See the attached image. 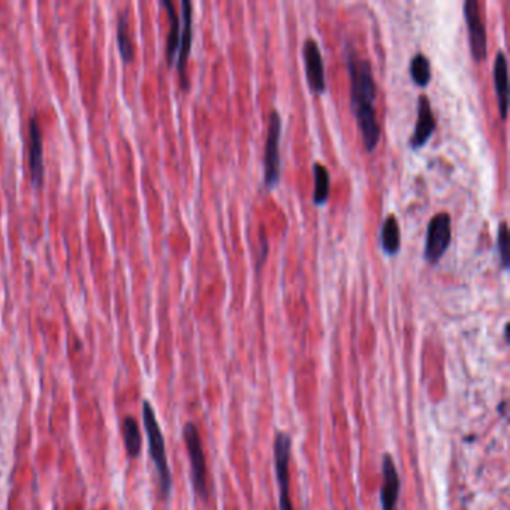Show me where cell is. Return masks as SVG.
<instances>
[{"instance_id":"5","label":"cell","mask_w":510,"mask_h":510,"mask_svg":"<svg viewBox=\"0 0 510 510\" xmlns=\"http://www.w3.org/2000/svg\"><path fill=\"white\" fill-rule=\"evenodd\" d=\"M183 435H185V442L187 446V454L190 458V467H192V481L193 488H195L196 494L207 500L208 498V486H207V464H206V455H203L202 442L198 433V428L193 424H186L185 430H183Z\"/></svg>"},{"instance_id":"9","label":"cell","mask_w":510,"mask_h":510,"mask_svg":"<svg viewBox=\"0 0 510 510\" xmlns=\"http://www.w3.org/2000/svg\"><path fill=\"white\" fill-rule=\"evenodd\" d=\"M382 472H383V485L380 488V504L382 510H399L396 504H399V497L401 491V481L399 470H396L394 458L386 454L383 456V464H382Z\"/></svg>"},{"instance_id":"7","label":"cell","mask_w":510,"mask_h":510,"mask_svg":"<svg viewBox=\"0 0 510 510\" xmlns=\"http://www.w3.org/2000/svg\"><path fill=\"white\" fill-rule=\"evenodd\" d=\"M464 17L468 29V40H470L472 56L476 62H482L488 54L486 48V30L482 22L481 9L477 0H465Z\"/></svg>"},{"instance_id":"2","label":"cell","mask_w":510,"mask_h":510,"mask_svg":"<svg viewBox=\"0 0 510 510\" xmlns=\"http://www.w3.org/2000/svg\"><path fill=\"white\" fill-rule=\"evenodd\" d=\"M142 419H144L146 431L148 435L150 455L153 458V461H155L156 470L159 473L160 493H162L163 498H168L171 495V489H172V476H171L169 464H168L165 438H163L159 422L156 419L155 410H153L151 404L147 400L142 403Z\"/></svg>"},{"instance_id":"16","label":"cell","mask_w":510,"mask_h":510,"mask_svg":"<svg viewBox=\"0 0 510 510\" xmlns=\"http://www.w3.org/2000/svg\"><path fill=\"white\" fill-rule=\"evenodd\" d=\"M313 174H314V195L313 201L316 206H323V203L330 198V172L326 169L322 163H314L313 167Z\"/></svg>"},{"instance_id":"14","label":"cell","mask_w":510,"mask_h":510,"mask_svg":"<svg viewBox=\"0 0 510 510\" xmlns=\"http://www.w3.org/2000/svg\"><path fill=\"white\" fill-rule=\"evenodd\" d=\"M380 244L383 252L386 254H391V256L399 253L401 247L400 224L394 214H389L383 222V226L380 231Z\"/></svg>"},{"instance_id":"10","label":"cell","mask_w":510,"mask_h":510,"mask_svg":"<svg viewBox=\"0 0 510 510\" xmlns=\"http://www.w3.org/2000/svg\"><path fill=\"white\" fill-rule=\"evenodd\" d=\"M435 129H437V121L431 108L430 98L422 93L417 98V121L413 130V135L410 138V147L421 148L424 144H426V141L431 138Z\"/></svg>"},{"instance_id":"1","label":"cell","mask_w":510,"mask_h":510,"mask_svg":"<svg viewBox=\"0 0 510 510\" xmlns=\"http://www.w3.org/2000/svg\"><path fill=\"white\" fill-rule=\"evenodd\" d=\"M350 75V105L353 116L362 132L366 151H374L380 141V126L377 121L374 102L376 84L369 59H364L358 51L349 47L346 49Z\"/></svg>"},{"instance_id":"15","label":"cell","mask_w":510,"mask_h":510,"mask_svg":"<svg viewBox=\"0 0 510 510\" xmlns=\"http://www.w3.org/2000/svg\"><path fill=\"white\" fill-rule=\"evenodd\" d=\"M162 5L168 9V15L171 20V30L168 33V44H167V59H168V63L171 65L176 60V53L178 49L180 22H178V15L176 13L174 3H172L171 0H163Z\"/></svg>"},{"instance_id":"8","label":"cell","mask_w":510,"mask_h":510,"mask_svg":"<svg viewBox=\"0 0 510 510\" xmlns=\"http://www.w3.org/2000/svg\"><path fill=\"white\" fill-rule=\"evenodd\" d=\"M302 54H304V63H305V75H307L310 88L313 91H316V93H322V91H325V88H326L325 66H323L320 48H319V44L316 42V39L307 38L304 40Z\"/></svg>"},{"instance_id":"12","label":"cell","mask_w":510,"mask_h":510,"mask_svg":"<svg viewBox=\"0 0 510 510\" xmlns=\"http://www.w3.org/2000/svg\"><path fill=\"white\" fill-rule=\"evenodd\" d=\"M30 174L35 187H40L44 180V147L42 134H40L39 121L36 116L30 120Z\"/></svg>"},{"instance_id":"17","label":"cell","mask_w":510,"mask_h":510,"mask_svg":"<svg viewBox=\"0 0 510 510\" xmlns=\"http://www.w3.org/2000/svg\"><path fill=\"white\" fill-rule=\"evenodd\" d=\"M410 75L417 86H426L431 81V63L425 54L417 53L412 57Z\"/></svg>"},{"instance_id":"20","label":"cell","mask_w":510,"mask_h":510,"mask_svg":"<svg viewBox=\"0 0 510 510\" xmlns=\"http://www.w3.org/2000/svg\"><path fill=\"white\" fill-rule=\"evenodd\" d=\"M117 39H118V48L120 54L125 59V62H130L132 57H134V48H132V42L128 36V23H126V15H120V22L117 27Z\"/></svg>"},{"instance_id":"13","label":"cell","mask_w":510,"mask_h":510,"mask_svg":"<svg viewBox=\"0 0 510 510\" xmlns=\"http://www.w3.org/2000/svg\"><path fill=\"white\" fill-rule=\"evenodd\" d=\"M509 77H507V59L503 51H498L494 62V84L498 100V111L502 120L507 118L509 107Z\"/></svg>"},{"instance_id":"18","label":"cell","mask_w":510,"mask_h":510,"mask_svg":"<svg viewBox=\"0 0 510 510\" xmlns=\"http://www.w3.org/2000/svg\"><path fill=\"white\" fill-rule=\"evenodd\" d=\"M123 435H125V443L128 454L130 456H138L141 452V433L139 426L135 419L132 417H126L123 424Z\"/></svg>"},{"instance_id":"3","label":"cell","mask_w":510,"mask_h":510,"mask_svg":"<svg viewBox=\"0 0 510 510\" xmlns=\"http://www.w3.org/2000/svg\"><path fill=\"white\" fill-rule=\"evenodd\" d=\"M452 219L449 212H437L428 223L424 256L430 263H437L451 246Z\"/></svg>"},{"instance_id":"6","label":"cell","mask_w":510,"mask_h":510,"mask_svg":"<svg viewBox=\"0 0 510 510\" xmlns=\"http://www.w3.org/2000/svg\"><path fill=\"white\" fill-rule=\"evenodd\" d=\"M292 438L286 433H277L274 442L275 476L279 482V504L280 510H295L289 497V461H291Z\"/></svg>"},{"instance_id":"4","label":"cell","mask_w":510,"mask_h":510,"mask_svg":"<svg viewBox=\"0 0 510 510\" xmlns=\"http://www.w3.org/2000/svg\"><path fill=\"white\" fill-rule=\"evenodd\" d=\"M280 138H281V117L279 111H271L267 142H265V185L272 189L279 185L281 176L280 160Z\"/></svg>"},{"instance_id":"19","label":"cell","mask_w":510,"mask_h":510,"mask_svg":"<svg viewBox=\"0 0 510 510\" xmlns=\"http://www.w3.org/2000/svg\"><path fill=\"white\" fill-rule=\"evenodd\" d=\"M497 250L500 263H502L503 270L507 271L510 267V249H509V228L506 222L500 223L497 233Z\"/></svg>"},{"instance_id":"11","label":"cell","mask_w":510,"mask_h":510,"mask_svg":"<svg viewBox=\"0 0 510 510\" xmlns=\"http://www.w3.org/2000/svg\"><path fill=\"white\" fill-rule=\"evenodd\" d=\"M183 24H181V32H180V42H178V59H177V68L178 74L181 78V86L183 88H187V78H186V66H187V59L192 47V3L189 0H183Z\"/></svg>"}]
</instances>
